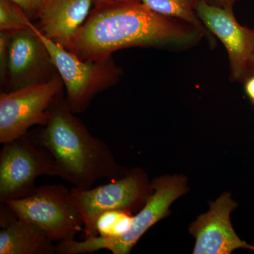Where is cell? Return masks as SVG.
Here are the masks:
<instances>
[{"instance_id": "obj_19", "label": "cell", "mask_w": 254, "mask_h": 254, "mask_svg": "<svg viewBox=\"0 0 254 254\" xmlns=\"http://www.w3.org/2000/svg\"><path fill=\"white\" fill-rule=\"evenodd\" d=\"M250 76L247 77L245 82V89L246 94L254 104V71H250Z\"/></svg>"}, {"instance_id": "obj_22", "label": "cell", "mask_w": 254, "mask_h": 254, "mask_svg": "<svg viewBox=\"0 0 254 254\" xmlns=\"http://www.w3.org/2000/svg\"><path fill=\"white\" fill-rule=\"evenodd\" d=\"M52 1V0H48V2H49V3H50V1Z\"/></svg>"}, {"instance_id": "obj_10", "label": "cell", "mask_w": 254, "mask_h": 254, "mask_svg": "<svg viewBox=\"0 0 254 254\" xmlns=\"http://www.w3.org/2000/svg\"><path fill=\"white\" fill-rule=\"evenodd\" d=\"M49 52L36 26L12 33L10 37L8 83L11 91L48 81L56 73Z\"/></svg>"}, {"instance_id": "obj_2", "label": "cell", "mask_w": 254, "mask_h": 254, "mask_svg": "<svg viewBox=\"0 0 254 254\" xmlns=\"http://www.w3.org/2000/svg\"><path fill=\"white\" fill-rule=\"evenodd\" d=\"M48 124L37 143L54 160L56 176L76 188L88 190L101 179L116 180L126 174L109 145L93 136L60 95L51 107Z\"/></svg>"}, {"instance_id": "obj_5", "label": "cell", "mask_w": 254, "mask_h": 254, "mask_svg": "<svg viewBox=\"0 0 254 254\" xmlns=\"http://www.w3.org/2000/svg\"><path fill=\"white\" fill-rule=\"evenodd\" d=\"M70 190L64 185H44L27 197L4 203L18 218L41 228L53 242L72 240L84 230V223Z\"/></svg>"}, {"instance_id": "obj_9", "label": "cell", "mask_w": 254, "mask_h": 254, "mask_svg": "<svg viewBox=\"0 0 254 254\" xmlns=\"http://www.w3.org/2000/svg\"><path fill=\"white\" fill-rule=\"evenodd\" d=\"M196 12L207 29L226 48L232 77L247 76L254 56V29L242 26L232 9L208 4L200 0Z\"/></svg>"}, {"instance_id": "obj_21", "label": "cell", "mask_w": 254, "mask_h": 254, "mask_svg": "<svg viewBox=\"0 0 254 254\" xmlns=\"http://www.w3.org/2000/svg\"><path fill=\"white\" fill-rule=\"evenodd\" d=\"M254 71V56L253 59L252 60V63L250 64V68H249L248 73H250V71Z\"/></svg>"}, {"instance_id": "obj_18", "label": "cell", "mask_w": 254, "mask_h": 254, "mask_svg": "<svg viewBox=\"0 0 254 254\" xmlns=\"http://www.w3.org/2000/svg\"><path fill=\"white\" fill-rule=\"evenodd\" d=\"M10 37L9 33L0 31V77L3 83L7 78Z\"/></svg>"}, {"instance_id": "obj_15", "label": "cell", "mask_w": 254, "mask_h": 254, "mask_svg": "<svg viewBox=\"0 0 254 254\" xmlns=\"http://www.w3.org/2000/svg\"><path fill=\"white\" fill-rule=\"evenodd\" d=\"M134 216L131 211L112 210L100 214L95 224L97 236L118 238L131 230Z\"/></svg>"}, {"instance_id": "obj_16", "label": "cell", "mask_w": 254, "mask_h": 254, "mask_svg": "<svg viewBox=\"0 0 254 254\" xmlns=\"http://www.w3.org/2000/svg\"><path fill=\"white\" fill-rule=\"evenodd\" d=\"M32 23L26 13L10 0H0V31L12 34L28 29Z\"/></svg>"}, {"instance_id": "obj_1", "label": "cell", "mask_w": 254, "mask_h": 254, "mask_svg": "<svg viewBox=\"0 0 254 254\" xmlns=\"http://www.w3.org/2000/svg\"><path fill=\"white\" fill-rule=\"evenodd\" d=\"M203 35L185 21L158 14L140 0H96L69 51L103 62L130 47H187Z\"/></svg>"}, {"instance_id": "obj_13", "label": "cell", "mask_w": 254, "mask_h": 254, "mask_svg": "<svg viewBox=\"0 0 254 254\" xmlns=\"http://www.w3.org/2000/svg\"><path fill=\"white\" fill-rule=\"evenodd\" d=\"M95 0H52L41 14L39 30L51 41L69 49L86 21Z\"/></svg>"}, {"instance_id": "obj_12", "label": "cell", "mask_w": 254, "mask_h": 254, "mask_svg": "<svg viewBox=\"0 0 254 254\" xmlns=\"http://www.w3.org/2000/svg\"><path fill=\"white\" fill-rule=\"evenodd\" d=\"M0 254H55L56 246L34 224L18 218L5 203L0 207Z\"/></svg>"}, {"instance_id": "obj_6", "label": "cell", "mask_w": 254, "mask_h": 254, "mask_svg": "<svg viewBox=\"0 0 254 254\" xmlns=\"http://www.w3.org/2000/svg\"><path fill=\"white\" fill-rule=\"evenodd\" d=\"M64 83L59 74L48 81L0 95V143L26 136L31 127L46 126L51 107L62 95Z\"/></svg>"}, {"instance_id": "obj_7", "label": "cell", "mask_w": 254, "mask_h": 254, "mask_svg": "<svg viewBox=\"0 0 254 254\" xmlns=\"http://www.w3.org/2000/svg\"><path fill=\"white\" fill-rule=\"evenodd\" d=\"M153 192L144 173L140 170L127 172L105 185L83 190L73 187L70 197L84 223V238L97 236L95 224L100 214L112 210L131 211L144 204Z\"/></svg>"}, {"instance_id": "obj_8", "label": "cell", "mask_w": 254, "mask_h": 254, "mask_svg": "<svg viewBox=\"0 0 254 254\" xmlns=\"http://www.w3.org/2000/svg\"><path fill=\"white\" fill-rule=\"evenodd\" d=\"M42 175L56 176L54 160L44 148L26 135L4 143L0 152V203L31 195Z\"/></svg>"}, {"instance_id": "obj_11", "label": "cell", "mask_w": 254, "mask_h": 254, "mask_svg": "<svg viewBox=\"0 0 254 254\" xmlns=\"http://www.w3.org/2000/svg\"><path fill=\"white\" fill-rule=\"evenodd\" d=\"M236 207L231 195L223 193L190 225V232L195 239L193 254H230L239 248L254 252V246L241 240L232 226L230 213Z\"/></svg>"}, {"instance_id": "obj_4", "label": "cell", "mask_w": 254, "mask_h": 254, "mask_svg": "<svg viewBox=\"0 0 254 254\" xmlns=\"http://www.w3.org/2000/svg\"><path fill=\"white\" fill-rule=\"evenodd\" d=\"M49 52L52 62L66 88V100L73 113L88 108L93 98L118 81L121 70L111 58L103 62L82 60L64 47L51 41L36 26Z\"/></svg>"}, {"instance_id": "obj_20", "label": "cell", "mask_w": 254, "mask_h": 254, "mask_svg": "<svg viewBox=\"0 0 254 254\" xmlns=\"http://www.w3.org/2000/svg\"><path fill=\"white\" fill-rule=\"evenodd\" d=\"M208 4L220 6L225 9H232V6L236 0H204Z\"/></svg>"}, {"instance_id": "obj_17", "label": "cell", "mask_w": 254, "mask_h": 254, "mask_svg": "<svg viewBox=\"0 0 254 254\" xmlns=\"http://www.w3.org/2000/svg\"><path fill=\"white\" fill-rule=\"evenodd\" d=\"M18 5L28 18H40L46 9L48 0H10Z\"/></svg>"}, {"instance_id": "obj_3", "label": "cell", "mask_w": 254, "mask_h": 254, "mask_svg": "<svg viewBox=\"0 0 254 254\" xmlns=\"http://www.w3.org/2000/svg\"><path fill=\"white\" fill-rule=\"evenodd\" d=\"M153 192L143 208L133 218L130 231L118 238L92 236L82 241H63L56 245L58 254H92L100 250L113 254H128L150 227L168 215L169 208L179 197L186 193L187 182L181 176H164L151 183Z\"/></svg>"}, {"instance_id": "obj_14", "label": "cell", "mask_w": 254, "mask_h": 254, "mask_svg": "<svg viewBox=\"0 0 254 254\" xmlns=\"http://www.w3.org/2000/svg\"><path fill=\"white\" fill-rule=\"evenodd\" d=\"M150 9L163 15L181 20L198 30L203 36L208 38L213 44L212 33L200 21L196 12L197 5L200 0H140Z\"/></svg>"}]
</instances>
